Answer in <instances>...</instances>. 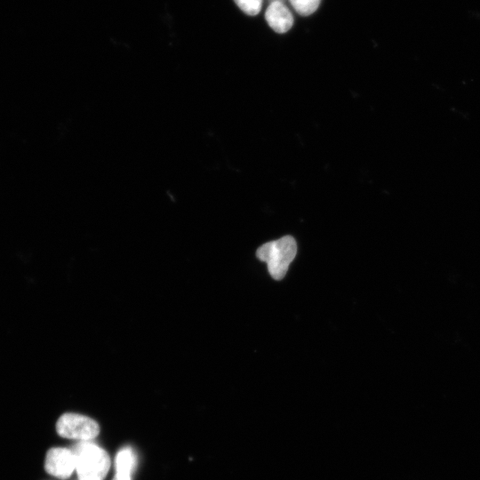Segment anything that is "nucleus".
Instances as JSON below:
<instances>
[{"mask_svg":"<svg viewBox=\"0 0 480 480\" xmlns=\"http://www.w3.org/2000/svg\"><path fill=\"white\" fill-rule=\"evenodd\" d=\"M295 11L302 16H308L318 8L321 0H290Z\"/></svg>","mask_w":480,"mask_h":480,"instance_id":"7","label":"nucleus"},{"mask_svg":"<svg viewBox=\"0 0 480 480\" xmlns=\"http://www.w3.org/2000/svg\"><path fill=\"white\" fill-rule=\"evenodd\" d=\"M44 468L50 475L67 479L76 469L75 455L67 448H52L46 454Z\"/></svg>","mask_w":480,"mask_h":480,"instance_id":"4","label":"nucleus"},{"mask_svg":"<svg viewBox=\"0 0 480 480\" xmlns=\"http://www.w3.org/2000/svg\"><path fill=\"white\" fill-rule=\"evenodd\" d=\"M297 253L295 239L291 236L268 242L257 249V258L267 263L268 270L275 280L284 277Z\"/></svg>","mask_w":480,"mask_h":480,"instance_id":"2","label":"nucleus"},{"mask_svg":"<svg viewBox=\"0 0 480 480\" xmlns=\"http://www.w3.org/2000/svg\"><path fill=\"white\" fill-rule=\"evenodd\" d=\"M71 451L75 455L76 470L79 480L105 478L110 467V459L106 451L88 441L77 443Z\"/></svg>","mask_w":480,"mask_h":480,"instance_id":"1","label":"nucleus"},{"mask_svg":"<svg viewBox=\"0 0 480 480\" xmlns=\"http://www.w3.org/2000/svg\"><path fill=\"white\" fill-rule=\"evenodd\" d=\"M265 19L269 27L277 33L287 32L293 24V17L281 1H273L267 8Z\"/></svg>","mask_w":480,"mask_h":480,"instance_id":"5","label":"nucleus"},{"mask_svg":"<svg viewBox=\"0 0 480 480\" xmlns=\"http://www.w3.org/2000/svg\"><path fill=\"white\" fill-rule=\"evenodd\" d=\"M56 430L60 436L88 441L99 435L100 427L89 417L76 413H65L59 418Z\"/></svg>","mask_w":480,"mask_h":480,"instance_id":"3","label":"nucleus"},{"mask_svg":"<svg viewBox=\"0 0 480 480\" xmlns=\"http://www.w3.org/2000/svg\"><path fill=\"white\" fill-rule=\"evenodd\" d=\"M236 5L250 16L257 15L262 4V0H234Z\"/></svg>","mask_w":480,"mask_h":480,"instance_id":"8","label":"nucleus"},{"mask_svg":"<svg viewBox=\"0 0 480 480\" xmlns=\"http://www.w3.org/2000/svg\"><path fill=\"white\" fill-rule=\"evenodd\" d=\"M136 466V456L130 447L123 448L116 457V476L122 478H130Z\"/></svg>","mask_w":480,"mask_h":480,"instance_id":"6","label":"nucleus"},{"mask_svg":"<svg viewBox=\"0 0 480 480\" xmlns=\"http://www.w3.org/2000/svg\"><path fill=\"white\" fill-rule=\"evenodd\" d=\"M113 480H132V479H131V477L130 478H122V477H119L117 476H115Z\"/></svg>","mask_w":480,"mask_h":480,"instance_id":"9","label":"nucleus"}]
</instances>
